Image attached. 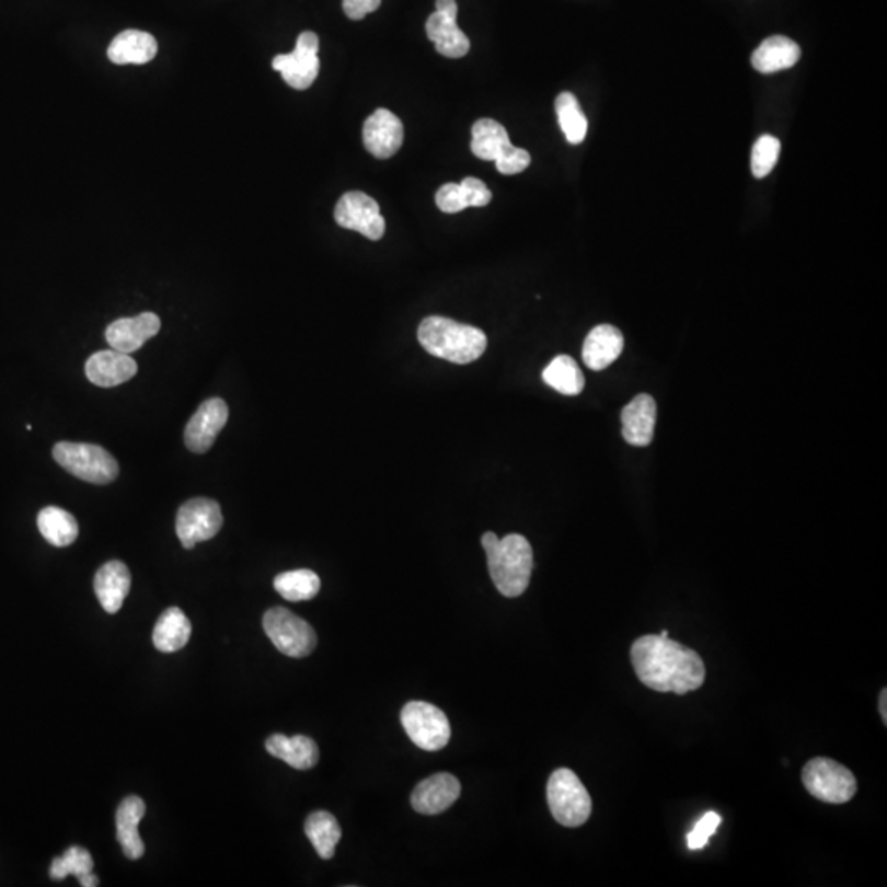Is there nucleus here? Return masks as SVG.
<instances>
[{
	"mask_svg": "<svg viewBox=\"0 0 887 887\" xmlns=\"http://www.w3.org/2000/svg\"><path fill=\"white\" fill-rule=\"evenodd\" d=\"M53 459L66 472L94 485H107L118 475L117 460L97 444L58 442Z\"/></svg>",
	"mask_w": 887,
	"mask_h": 887,
	"instance_id": "39448f33",
	"label": "nucleus"
},
{
	"mask_svg": "<svg viewBox=\"0 0 887 887\" xmlns=\"http://www.w3.org/2000/svg\"><path fill=\"white\" fill-rule=\"evenodd\" d=\"M492 200V191L476 177H463L462 183H447L436 193V204L442 212L457 214L466 207H485Z\"/></svg>",
	"mask_w": 887,
	"mask_h": 887,
	"instance_id": "4be33fe9",
	"label": "nucleus"
},
{
	"mask_svg": "<svg viewBox=\"0 0 887 887\" xmlns=\"http://www.w3.org/2000/svg\"><path fill=\"white\" fill-rule=\"evenodd\" d=\"M319 38L315 33L302 32L296 42L295 51L288 55H276L272 66L292 89L304 91L319 74Z\"/></svg>",
	"mask_w": 887,
	"mask_h": 887,
	"instance_id": "9b49d317",
	"label": "nucleus"
},
{
	"mask_svg": "<svg viewBox=\"0 0 887 887\" xmlns=\"http://www.w3.org/2000/svg\"><path fill=\"white\" fill-rule=\"evenodd\" d=\"M417 341L427 354L457 365L475 361L486 350L485 332L440 315H430L421 322Z\"/></svg>",
	"mask_w": 887,
	"mask_h": 887,
	"instance_id": "7ed1b4c3",
	"label": "nucleus"
},
{
	"mask_svg": "<svg viewBox=\"0 0 887 887\" xmlns=\"http://www.w3.org/2000/svg\"><path fill=\"white\" fill-rule=\"evenodd\" d=\"M482 545L496 590L509 598L525 594L534 567V555L528 539L521 534L499 539L495 532L488 531L482 535Z\"/></svg>",
	"mask_w": 887,
	"mask_h": 887,
	"instance_id": "f03ea898",
	"label": "nucleus"
},
{
	"mask_svg": "<svg viewBox=\"0 0 887 887\" xmlns=\"http://www.w3.org/2000/svg\"><path fill=\"white\" fill-rule=\"evenodd\" d=\"M92 869H94V860H92L91 853L84 848L71 846L62 853V856L53 860L49 877L61 880L72 874L79 879V877L92 873Z\"/></svg>",
	"mask_w": 887,
	"mask_h": 887,
	"instance_id": "473e14b6",
	"label": "nucleus"
},
{
	"mask_svg": "<svg viewBox=\"0 0 887 887\" xmlns=\"http://www.w3.org/2000/svg\"><path fill=\"white\" fill-rule=\"evenodd\" d=\"M219 503L210 498L187 499L176 515V534L184 549H194L197 542L209 541L222 528Z\"/></svg>",
	"mask_w": 887,
	"mask_h": 887,
	"instance_id": "9d476101",
	"label": "nucleus"
},
{
	"mask_svg": "<svg viewBox=\"0 0 887 887\" xmlns=\"http://www.w3.org/2000/svg\"><path fill=\"white\" fill-rule=\"evenodd\" d=\"M542 380L558 393L567 394V396L581 393L585 387V378L580 367L568 355L555 357L542 371Z\"/></svg>",
	"mask_w": 887,
	"mask_h": 887,
	"instance_id": "c756f323",
	"label": "nucleus"
},
{
	"mask_svg": "<svg viewBox=\"0 0 887 887\" xmlns=\"http://www.w3.org/2000/svg\"><path fill=\"white\" fill-rule=\"evenodd\" d=\"M659 636L667 637V636H669V634H667L666 630H663V631H660Z\"/></svg>",
	"mask_w": 887,
	"mask_h": 887,
	"instance_id": "58836bf2",
	"label": "nucleus"
},
{
	"mask_svg": "<svg viewBox=\"0 0 887 887\" xmlns=\"http://www.w3.org/2000/svg\"><path fill=\"white\" fill-rule=\"evenodd\" d=\"M548 804L552 817L564 827H580L590 818V794L571 769L552 772L548 781Z\"/></svg>",
	"mask_w": 887,
	"mask_h": 887,
	"instance_id": "423d86ee",
	"label": "nucleus"
},
{
	"mask_svg": "<svg viewBox=\"0 0 887 887\" xmlns=\"http://www.w3.org/2000/svg\"><path fill=\"white\" fill-rule=\"evenodd\" d=\"M145 811H147L145 802L137 795L125 797L118 805L117 815H115L117 841L128 860H140L145 854V843L138 833V825H140Z\"/></svg>",
	"mask_w": 887,
	"mask_h": 887,
	"instance_id": "5701e85b",
	"label": "nucleus"
},
{
	"mask_svg": "<svg viewBox=\"0 0 887 887\" xmlns=\"http://www.w3.org/2000/svg\"><path fill=\"white\" fill-rule=\"evenodd\" d=\"M158 43L153 35L140 30H124L111 45L107 56L115 65H145L157 56Z\"/></svg>",
	"mask_w": 887,
	"mask_h": 887,
	"instance_id": "b1692460",
	"label": "nucleus"
},
{
	"mask_svg": "<svg viewBox=\"0 0 887 887\" xmlns=\"http://www.w3.org/2000/svg\"><path fill=\"white\" fill-rule=\"evenodd\" d=\"M805 788L827 804H846L857 791L856 777L846 765L828 758H814L802 769Z\"/></svg>",
	"mask_w": 887,
	"mask_h": 887,
	"instance_id": "0eeeda50",
	"label": "nucleus"
},
{
	"mask_svg": "<svg viewBox=\"0 0 887 887\" xmlns=\"http://www.w3.org/2000/svg\"><path fill=\"white\" fill-rule=\"evenodd\" d=\"M36 525H38L43 538L55 548H66L78 539V521L71 512L58 508V506L43 508L38 512Z\"/></svg>",
	"mask_w": 887,
	"mask_h": 887,
	"instance_id": "cd10ccee",
	"label": "nucleus"
},
{
	"mask_svg": "<svg viewBox=\"0 0 887 887\" xmlns=\"http://www.w3.org/2000/svg\"><path fill=\"white\" fill-rule=\"evenodd\" d=\"M472 153L480 160L495 161L502 174H518L531 163V157L522 148L509 141L508 131L499 122L480 118L472 127Z\"/></svg>",
	"mask_w": 887,
	"mask_h": 887,
	"instance_id": "20e7f679",
	"label": "nucleus"
},
{
	"mask_svg": "<svg viewBox=\"0 0 887 887\" xmlns=\"http://www.w3.org/2000/svg\"><path fill=\"white\" fill-rule=\"evenodd\" d=\"M85 377L91 383L101 388L118 387L137 375L138 365L124 352L99 350L85 361Z\"/></svg>",
	"mask_w": 887,
	"mask_h": 887,
	"instance_id": "a211bd4d",
	"label": "nucleus"
},
{
	"mask_svg": "<svg viewBox=\"0 0 887 887\" xmlns=\"http://www.w3.org/2000/svg\"><path fill=\"white\" fill-rule=\"evenodd\" d=\"M130 571L124 562H105L95 574V597L107 613H117L130 591Z\"/></svg>",
	"mask_w": 887,
	"mask_h": 887,
	"instance_id": "aec40b11",
	"label": "nucleus"
},
{
	"mask_svg": "<svg viewBox=\"0 0 887 887\" xmlns=\"http://www.w3.org/2000/svg\"><path fill=\"white\" fill-rule=\"evenodd\" d=\"M460 782L449 772H437L421 781L411 795V805L417 814L437 815L452 807L460 797Z\"/></svg>",
	"mask_w": 887,
	"mask_h": 887,
	"instance_id": "2eb2a0df",
	"label": "nucleus"
},
{
	"mask_svg": "<svg viewBox=\"0 0 887 887\" xmlns=\"http://www.w3.org/2000/svg\"><path fill=\"white\" fill-rule=\"evenodd\" d=\"M722 823V817L715 811H706L699 821H696L695 827L692 828L689 834H687V846L690 850H700V848L705 846L709 843L710 837L715 833L716 828L719 827Z\"/></svg>",
	"mask_w": 887,
	"mask_h": 887,
	"instance_id": "f704fd0d",
	"label": "nucleus"
},
{
	"mask_svg": "<svg viewBox=\"0 0 887 887\" xmlns=\"http://www.w3.org/2000/svg\"><path fill=\"white\" fill-rule=\"evenodd\" d=\"M334 219L344 229L357 230L370 240H380L387 229L377 200L361 191H348L338 199Z\"/></svg>",
	"mask_w": 887,
	"mask_h": 887,
	"instance_id": "f8f14e48",
	"label": "nucleus"
},
{
	"mask_svg": "<svg viewBox=\"0 0 887 887\" xmlns=\"http://www.w3.org/2000/svg\"><path fill=\"white\" fill-rule=\"evenodd\" d=\"M193 626L189 618L177 607L168 608L158 618L153 630V644L161 653H176L189 641Z\"/></svg>",
	"mask_w": 887,
	"mask_h": 887,
	"instance_id": "bb28decb",
	"label": "nucleus"
},
{
	"mask_svg": "<svg viewBox=\"0 0 887 887\" xmlns=\"http://www.w3.org/2000/svg\"><path fill=\"white\" fill-rule=\"evenodd\" d=\"M381 0H344L342 2V7H344L345 15L348 16L350 20H361L368 15V13L375 12V10L380 7Z\"/></svg>",
	"mask_w": 887,
	"mask_h": 887,
	"instance_id": "c9c22d12",
	"label": "nucleus"
},
{
	"mask_svg": "<svg viewBox=\"0 0 887 887\" xmlns=\"http://www.w3.org/2000/svg\"><path fill=\"white\" fill-rule=\"evenodd\" d=\"M306 837L322 860H331L342 838L341 825L331 811H312L304 823Z\"/></svg>",
	"mask_w": 887,
	"mask_h": 887,
	"instance_id": "c85d7f7f",
	"label": "nucleus"
},
{
	"mask_svg": "<svg viewBox=\"0 0 887 887\" xmlns=\"http://www.w3.org/2000/svg\"><path fill=\"white\" fill-rule=\"evenodd\" d=\"M555 112L568 143H581L587 135L588 120L578 104V99L572 92H562L555 99Z\"/></svg>",
	"mask_w": 887,
	"mask_h": 887,
	"instance_id": "2f4dec72",
	"label": "nucleus"
},
{
	"mask_svg": "<svg viewBox=\"0 0 887 887\" xmlns=\"http://www.w3.org/2000/svg\"><path fill=\"white\" fill-rule=\"evenodd\" d=\"M79 884L82 887H95L99 886V877L95 876L94 873L85 874V876L79 877Z\"/></svg>",
	"mask_w": 887,
	"mask_h": 887,
	"instance_id": "e433bc0d",
	"label": "nucleus"
},
{
	"mask_svg": "<svg viewBox=\"0 0 887 887\" xmlns=\"http://www.w3.org/2000/svg\"><path fill=\"white\" fill-rule=\"evenodd\" d=\"M263 630L279 653L296 659L309 656L318 644L311 624L288 608H269L263 617Z\"/></svg>",
	"mask_w": 887,
	"mask_h": 887,
	"instance_id": "6e6552de",
	"label": "nucleus"
},
{
	"mask_svg": "<svg viewBox=\"0 0 887 887\" xmlns=\"http://www.w3.org/2000/svg\"><path fill=\"white\" fill-rule=\"evenodd\" d=\"M656 401L650 394H637L633 401L621 411L623 437L631 446H649L656 427Z\"/></svg>",
	"mask_w": 887,
	"mask_h": 887,
	"instance_id": "6ab92c4d",
	"label": "nucleus"
},
{
	"mask_svg": "<svg viewBox=\"0 0 887 887\" xmlns=\"http://www.w3.org/2000/svg\"><path fill=\"white\" fill-rule=\"evenodd\" d=\"M631 664L641 683L656 692L677 695L700 689L705 682V663L696 650L663 637L646 634L631 644Z\"/></svg>",
	"mask_w": 887,
	"mask_h": 887,
	"instance_id": "f257e3e1",
	"label": "nucleus"
},
{
	"mask_svg": "<svg viewBox=\"0 0 887 887\" xmlns=\"http://www.w3.org/2000/svg\"><path fill=\"white\" fill-rule=\"evenodd\" d=\"M623 345L624 338L620 329L610 324H600L591 329L585 337L581 358L590 370H604L620 357Z\"/></svg>",
	"mask_w": 887,
	"mask_h": 887,
	"instance_id": "412c9836",
	"label": "nucleus"
},
{
	"mask_svg": "<svg viewBox=\"0 0 887 887\" xmlns=\"http://www.w3.org/2000/svg\"><path fill=\"white\" fill-rule=\"evenodd\" d=\"M273 587L285 600L308 601L321 590V578L309 568H298L276 575Z\"/></svg>",
	"mask_w": 887,
	"mask_h": 887,
	"instance_id": "7c9ffc66",
	"label": "nucleus"
},
{
	"mask_svg": "<svg viewBox=\"0 0 887 887\" xmlns=\"http://www.w3.org/2000/svg\"><path fill=\"white\" fill-rule=\"evenodd\" d=\"M266 751L281 759L291 768L306 771L314 768L319 761V748L314 739L304 735H272L265 742Z\"/></svg>",
	"mask_w": 887,
	"mask_h": 887,
	"instance_id": "393cba45",
	"label": "nucleus"
},
{
	"mask_svg": "<svg viewBox=\"0 0 887 887\" xmlns=\"http://www.w3.org/2000/svg\"><path fill=\"white\" fill-rule=\"evenodd\" d=\"M403 124L393 112L377 108L364 124V145L380 160L393 157L403 145Z\"/></svg>",
	"mask_w": 887,
	"mask_h": 887,
	"instance_id": "dca6fc26",
	"label": "nucleus"
},
{
	"mask_svg": "<svg viewBox=\"0 0 887 887\" xmlns=\"http://www.w3.org/2000/svg\"><path fill=\"white\" fill-rule=\"evenodd\" d=\"M781 153V141L772 135L758 138L751 154V170L756 177H764L774 170Z\"/></svg>",
	"mask_w": 887,
	"mask_h": 887,
	"instance_id": "72a5a7b5",
	"label": "nucleus"
},
{
	"mask_svg": "<svg viewBox=\"0 0 887 887\" xmlns=\"http://www.w3.org/2000/svg\"><path fill=\"white\" fill-rule=\"evenodd\" d=\"M161 321L154 312H141L135 318H122L105 329L107 344L114 350L131 354L160 332Z\"/></svg>",
	"mask_w": 887,
	"mask_h": 887,
	"instance_id": "f3484780",
	"label": "nucleus"
},
{
	"mask_svg": "<svg viewBox=\"0 0 887 887\" xmlns=\"http://www.w3.org/2000/svg\"><path fill=\"white\" fill-rule=\"evenodd\" d=\"M401 725L411 741L424 751H439L450 739L446 713L433 703L413 700L401 710Z\"/></svg>",
	"mask_w": 887,
	"mask_h": 887,
	"instance_id": "1a4fd4ad",
	"label": "nucleus"
},
{
	"mask_svg": "<svg viewBox=\"0 0 887 887\" xmlns=\"http://www.w3.org/2000/svg\"><path fill=\"white\" fill-rule=\"evenodd\" d=\"M879 713L883 716L884 725H887V690L883 689L879 695Z\"/></svg>",
	"mask_w": 887,
	"mask_h": 887,
	"instance_id": "4c0bfd02",
	"label": "nucleus"
},
{
	"mask_svg": "<svg viewBox=\"0 0 887 887\" xmlns=\"http://www.w3.org/2000/svg\"><path fill=\"white\" fill-rule=\"evenodd\" d=\"M800 58V46L787 36L774 35L761 43L752 53L751 62L756 71L771 74L792 68Z\"/></svg>",
	"mask_w": 887,
	"mask_h": 887,
	"instance_id": "a878e982",
	"label": "nucleus"
},
{
	"mask_svg": "<svg viewBox=\"0 0 887 887\" xmlns=\"http://www.w3.org/2000/svg\"><path fill=\"white\" fill-rule=\"evenodd\" d=\"M456 0H436V12L426 22L427 38L436 43L437 53L446 58H462L469 53L470 39L457 25Z\"/></svg>",
	"mask_w": 887,
	"mask_h": 887,
	"instance_id": "ddd939ff",
	"label": "nucleus"
},
{
	"mask_svg": "<svg viewBox=\"0 0 887 887\" xmlns=\"http://www.w3.org/2000/svg\"><path fill=\"white\" fill-rule=\"evenodd\" d=\"M229 419V406L222 398L204 401L196 413L187 421L184 442L194 453H204L212 447L214 440Z\"/></svg>",
	"mask_w": 887,
	"mask_h": 887,
	"instance_id": "4468645a",
	"label": "nucleus"
}]
</instances>
